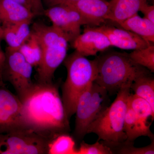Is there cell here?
<instances>
[{"label":"cell","instance_id":"obj_25","mask_svg":"<svg viewBox=\"0 0 154 154\" xmlns=\"http://www.w3.org/2000/svg\"><path fill=\"white\" fill-rule=\"evenodd\" d=\"M112 149L104 142H99L97 141L95 143H87L82 142L79 149H77V154H112Z\"/></svg>","mask_w":154,"mask_h":154},{"label":"cell","instance_id":"obj_29","mask_svg":"<svg viewBox=\"0 0 154 154\" xmlns=\"http://www.w3.org/2000/svg\"><path fill=\"white\" fill-rule=\"evenodd\" d=\"M32 10L35 16L40 15L44 12L41 0H31Z\"/></svg>","mask_w":154,"mask_h":154},{"label":"cell","instance_id":"obj_24","mask_svg":"<svg viewBox=\"0 0 154 154\" xmlns=\"http://www.w3.org/2000/svg\"><path fill=\"white\" fill-rule=\"evenodd\" d=\"M134 63L144 67L151 73L154 72V45L151 44L142 49L135 50L128 54Z\"/></svg>","mask_w":154,"mask_h":154},{"label":"cell","instance_id":"obj_22","mask_svg":"<svg viewBox=\"0 0 154 154\" xmlns=\"http://www.w3.org/2000/svg\"><path fill=\"white\" fill-rule=\"evenodd\" d=\"M49 154H77L73 139L69 135H59L50 143Z\"/></svg>","mask_w":154,"mask_h":154},{"label":"cell","instance_id":"obj_26","mask_svg":"<svg viewBox=\"0 0 154 154\" xmlns=\"http://www.w3.org/2000/svg\"><path fill=\"white\" fill-rule=\"evenodd\" d=\"M114 149L116 150L118 154H154V140L150 144L143 147H135L133 146V143H125Z\"/></svg>","mask_w":154,"mask_h":154},{"label":"cell","instance_id":"obj_23","mask_svg":"<svg viewBox=\"0 0 154 154\" xmlns=\"http://www.w3.org/2000/svg\"><path fill=\"white\" fill-rule=\"evenodd\" d=\"M128 103L138 117L146 122L152 123L149 120L153 121L154 110L147 101L136 94H131Z\"/></svg>","mask_w":154,"mask_h":154},{"label":"cell","instance_id":"obj_20","mask_svg":"<svg viewBox=\"0 0 154 154\" xmlns=\"http://www.w3.org/2000/svg\"><path fill=\"white\" fill-rule=\"evenodd\" d=\"M134 94L149 102L154 110V79L150 74L137 78L131 86Z\"/></svg>","mask_w":154,"mask_h":154},{"label":"cell","instance_id":"obj_31","mask_svg":"<svg viewBox=\"0 0 154 154\" xmlns=\"http://www.w3.org/2000/svg\"><path fill=\"white\" fill-rule=\"evenodd\" d=\"M11 1L19 3L32 11L31 0H11Z\"/></svg>","mask_w":154,"mask_h":154},{"label":"cell","instance_id":"obj_11","mask_svg":"<svg viewBox=\"0 0 154 154\" xmlns=\"http://www.w3.org/2000/svg\"><path fill=\"white\" fill-rule=\"evenodd\" d=\"M72 44L75 50L85 57L96 56L111 46L105 34L88 25Z\"/></svg>","mask_w":154,"mask_h":154},{"label":"cell","instance_id":"obj_19","mask_svg":"<svg viewBox=\"0 0 154 154\" xmlns=\"http://www.w3.org/2000/svg\"><path fill=\"white\" fill-rule=\"evenodd\" d=\"M31 33L35 36L42 49L66 37L60 30L53 25L48 26L39 22L33 24Z\"/></svg>","mask_w":154,"mask_h":154},{"label":"cell","instance_id":"obj_2","mask_svg":"<svg viewBox=\"0 0 154 154\" xmlns=\"http://www.w3.org/2000/svg\"><path fill=\"white\" fill-rule=\"evenodd\" d=\"M95 60L97 76L94 82L110 95L117 94L122 86L131 85L137 78L151 72L134 63L126 53L106 52L97 56Z\"/></svg>","mask_w":154,"mask_h":154},{"label":"cell","instance_id":"obj_27","mask_svg":"<svg viewBox=\"0 0 154 154\" xmlns=\"http://www.w3.org/2000/svg\"><path fill=\"white\" fill-rule=\"evenodd\" d=\"M144 15V17L154 23V6L150 5L148 3L142 7L140 10Z\"/></svg>","mask_w":154,"mask_h":154},{"label":"cell","instance_id":"obj_15","mask_svg":"<svg viewBox=\"0 0 154 154\" xmlns=\"http://www.w3.org/2000/svg\"><path fill=\"white\" fill-rule=\"evenodd\" d=\"M107 20L116 24L138 14L147 0H110Z\"/></svg>","mask_w":154,"mask_h":154},{"label":"cell","instance_id":"obj_13","mask_svg":"<svg viewBox=\"0 0 154 154\" xmlns=\"http://www.w3.org/2000/svg\"><path fill=\"white\" fill-rule=\"evenodd\" d=\"M35 16L32 11L11 0H0V25H14L22 22H31Z\"/></svg>","mask_w":154,"mask_h":154},{"label":"cell","instance_id":"obj_3","mask_svg":"<svg viewBox=\"0 0 154 154\" xmlns=\"http://www.w3.org/2000/svg\"><path fill=\"white\" fill-rule=\"evenodd\" d=\"M131 85H125L119 89L113 103L91 123L87 131V134L97 135L98 140H103L112 150L126 142L125 118Z\"/></svg>","mask_w":154,"mask_h":154},{"label":"cell","instance_id":"obj_6","mask_svg":"<svg viewBox=\"0 0 154 154\" xmlns=\"http://www.w3.org/2000/svg\"><path fill=\"white\" fill-rule=\"evenodd\" d=\"M109 94L105 88L91 83L81 94L75 110V134L81 139L87 134L88 128L93 121L109 106Z\"/></svg>","mask_w":154,"mask_h":154},{"label":"cell","instance_id":"obj_12","mask_svg":"<svg viewBox=\"0 0 154 154\" xmlns=\"http://www.w3.org/2000/svg\"><path fill=\"white\" fill-rule=\"evenodd\" d=\"M65 5L78 11L86 20L88 26L97 27L107 20L110 5L107 0H79Z\"/></svg>","mask_w":154,"mask_h":154},{"label":"cell","instance_id":"obj_33","mask_svg":"<svg viewBox=\"0 0 154 154\" xmlns=\"http://www.w3.org/2000/svg\"><path fill=\"white\" fill-rule=\"evenodd\" d=\"M0 76H1V70H0ZM0 79H1V78H0Z\"/></svg>","mask_w":154,"mask_h":154},{"label":"cell","instance_id":"obj_1","mask_svg":"<svg viewBox=\"0 0 154 154\" xmlns=\"http://www.w3.org/2000/svg\"><path fill=\"white\" fill-rule=\"evenodd\" d=\"M22 102V110L17 123L54 138L67 134L69 131V119L57 87L52 82L35 83Z\"/></svg>","mask_w":154,"mask_h":154},{"label":"cell","instance_id":"obj_10","mask_svg":"<svg viewBox=\"0 0 154 154\" xmlns=\"http://www.w3.org/2000/svg\"><path fill=\"white\" fill-rule=\"evenodd\" d=\"M92 27L105 34L109 39L111 46L121 49L135 50L142 49L152 44L137 34L123 28L106 25Z\"/></svg>","mask_w":154,"mask_h":154},{"label":"cell","instance_id":"obj_21","mask_svg":"<svg viewBox=\"0 0 154 154\" xmlns=\"http://www.w3.org/2000/svg\"><path fill=\"white\" fill-rule=\"evenodd\" d=\"M19 51L26 61L33 67H37L41 62L42 49L33 34L20 47Z\"/></svg>","mask_w":154,"mask_h":154},{"label":"cell","instance_id":"obj_28","mask_svg":"<svg viewBox=\"0 0 154 154\" xmlns=\"http://www.w3.org/2000/svg\"><path fill=\"white\" fill-rule=\"evenodd\" d=\"M77 1L79 0H41L42 4L45 5L48 8L55 6L65 5Z\"/></svg>","mask_w":154,"mask_h":154},{"label":"cell","instance_id":"obj_16","mask_svg":"<svg viewBox=\"0 0 154 154\" xmlns=\"http://www.w3.org/2000/svg\"><path fill=\"white\" fill-rule=\"evenodd\" d=\"M151 124L138 117L128 103L124 122V131L127 137L125 143H133L141 136L148 137L152 140H153L154 135L150 128Z\"/></svg>","mask_w":154,"mask_h":154},{"label":"cell","instance_id":"obj_32","mask_svg":"<svg viewBox=\"0 0 154 154\" xmlns=\"http://www.w3.org/2000/svg\"><path fill=\"white\" fill-rule=\"evenodd\" d=\"M4 86H5V84L4 81L0 79V87H4Z\"/></svg>","mask_w":154,"mask_h":154},{"label":"cell","instance_id":"obj_7","mask_svg":"<svg viewBox=\"0 0 154 154\" xmlns=\"http://www.w3.org/2000/svg\"><path fill=\"white\" fill-rule=\"evenodd\" d=\"M1 70V79L11 83L22 102L35 84L31 79L33 67L25 59L19 50L6 48Z\"/></svg>","mask_w":154,"mask_h":154},{"label":"cell","instance_id":"obj_17","mask_svg":"<svg viewBox=\"0 0 154 154\" xmlns=\"http://www.w3.org/2000/svg\"><path fill=\"white\" fill-rule=\"evenodd\" d=\"M30 23L22 22L2 26L3 30V38L8 44V47L14 50H19L30 37L31 34Z\"/></svg>","mask_w":154,"mask_h":154},{"label":"cell","instance_id":"obj_5","mask_svg":"<svg viewBox=\"0 0 154 154\" xmlns=\"http://www.w3.org/2000/svg\"><path fill=\"white\" fill-rule=\"evenodd\" d=\"M54 138L18 123L0 124V154H48Z\"/></svg>","mask_w":154,"mask_h":154},{"label":"cell","instance_id":"obj_30","mask_svg":"<svg viewBox=\"0 0 154 154\" xmlns=\"http://www.w3.org/2000/svg\"><path fill=\"white\" fill-rule=\"evenodd\" d=\"M3 39H4L3 28L0 25V70H1V68H2V65L4 62L5 57V52L3 51L2 46V42Z\"/></svg>","mask_w":154,"mask_h":154},{"label":"cell","instance_id":"obj_14","mask_svg":"<svg viewBox=\"0 0 154 154\" xmlns=\"http://www.w3.org/2000/svg\"><path fill=\"white\" fill-rule=\"evenodd\" d=\"M22 104L17 96L4 87H0V124L17 123Z\"/></svg>","mask_w":154,"mask_h":154},{"label":"cell","instance_id":"obj_8","mask_svg":"<svg viewBox=\"0 0 154 154\" xmlns=\"http://www.w3.org/2000/svg\"><path fill=\"white\" fill-rule=\"evenodd\" d=\"M43 14L51 20L52 25L60 30L69 42L72 43L81 34L82 26L88 25L78 11L65 5L48 8L44 10Z\"/></svg>","mask_w":154,"mask_h":154},{"label":"cell","instance_id":"obj_18","mask_svg":"<svg viewBox=\"0 0 154 154\" xmlns=\"http://www.w3.org/2000/svg\"><path fill=\"white\" fill-rule=\"evenodd\" d=\"M122 28L137 34L150 43L154 42V23L138 14L118 23Z\"/></svg>","mask_w":154,"mask_h":154},{"label":"cell","instance_id":"obj_4","mask_svg":"<svg viewBox=\"0 0 154 154\" xmlns=\"http://www.w3.org/2000/svg\"><path fill=\"white\" fill-rule=\"evenodd\" d=\"M67 77L62 87V98L65 110L69 119L75 113L81 94L97 76L95 59L90 60L76 51L66 56L63 61Z\"/></svg>","mask_w":154,"mask_h":154},{"label":"cell","instance_id":"obj_9","mask_svg":"<svg viewBox=\"0 0 154 154\" xmlns=\"http://www.w3.org/2000/svg\"><path fill=\"white\" fill-rule=\"evenodd\" d=\"M69 42L63 37L42 49V58L37 67V82H52L54 72L67 56Z\"/></svg>","mask_w":154,"mask_h":154}]
</instances>
